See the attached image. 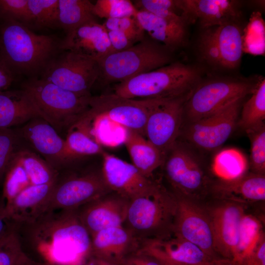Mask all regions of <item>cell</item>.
<instances>
[{
	"label": "cell",
	"instance_id": "cell-24",
	"mask_svg": "<svg viewBox=\"0 0 265 265\" xmlns=\"http://www.w3.org/2000/svg\"><path fill=\"white\" fill-rule=\"evenodd\" d=\"M55 182L45 185H30L9 204H5L6 213L10 221L18 223L28 221L42 214Z\"/></svg>",
	"mask_w": 265,
	"mask_h": 265
},
{
	"label": "cell",
	"instance_id": "cell-26",
	"mask_svg": "<svg viewBox=\"0 0 265 265\" xmlns=\"http://www.w3.org/2000/svg\"><path fill=\"white\" fill-rule=\"evenodd\" d=\"M135 17L151 38L169 51L183 45L186 37V24L170 21L149 12L137 10Z\"/></svg>",
	"mask_w": 265,
	"mask_h": 265
},
{
	"label": "cell",
	"instance_id": "cell-50",
	"mask_svg": "<svg viewBox=\"0 0 265 265\" xmlns=\"http://www.w3.org/2000/svg\"><path fill=\"white\" fill-rule=\"evenodd\" d=\"M204 265H238L232 259L219 258L213 259Z\"/></svg>",
	"mask_w": 265,
	"mask_h": 265
},
{
	"label": "cell",
	"instance_id": "cell-3",
	"mask_svg": "<svg viewBox=\"0 0 265 265\" xmlns=\"http://www.w3.org/2000/svg\"><path fill=\"white\" fill-rule=\"evenodd\" d=\"M200 79L197 68L174 62L116 83L113 93L135 100L173 98L190 93Z\"/></svg>",
	"mask_w": 265,
	"mask_h": 265
},
{
	"label": "cell",
	"instance_id": "cell-6",
	"mask_svg": "<svg viewBox=\"0 0 265 265\" xmlns=\"http://www.w3.org/2000/svg\"><path fill=\"white\" fill-rule=\"evenodd\" d=\"M150 38H144L125 50L112 52L97 60L98 80L118 83L171 63L170 52Z\"/></svg>",
	"mask_w": 265,
	"mask_h": 265
},
{
	"label": "cell",
	"instance_id": "cell-37",
	"mask_svg": "<svg viewBox=\"0 0 265 265\" xmlns=\"http://www.w3.org/2000/svg\"><path fill=\"white\" fill-rule=\"evenodd\" d=\"M30 185L29 179L16 154L5 173L3 181L1 195L5 200V204H9Z\"/></svg>",
	"mask_w": 265,
	"mask_h": 265
},
{
	"label": "cell",
	"instance_id": "cell-45",
	"mask_svg": "<svg viewBox=\"0 0 265 265\" xmlns=\"http://www.w3.org/2000/svg\"><path fill=\"white\" fill-rule=\"evenodd\" d=\"M106 30L113 52L125 50L138 42L134 38L120 31Z\"/></svg>",
	"mask_w": 265,
	"mask_h": 265
},
{
	"label": "cell",
	"instance_id": "cell-14",
	"mask_svg": "<svg viewBox=\"0 0 265 265\" xmlns=\"http://www.w3.org/2000/svg\"><path fill=\"white\" fill-rule=\"evenodd\" d=\"M174 194L177 209L173 235L193 243L213 259L221 258L215 249L212 222L206 205Z\"/></svg>",
	"mask_w": 265,
	"mask_h": 265
},
{
	"label": "cell",
	"instance_id": "cell-42",
	"mask_svg": "<svg viewBox=\"0 0 265 265\" xmlns=\"http://www.w3.org/2000/svg\"><path fill=\"white\" fill-rule=\"evenodd\" d=\"M137 12L132 2L129 0H97L92 6L93 15L106 20L135 17Z\"/></svg>",
	"mask_w": 265,
	"mask_h": 265
},
{
	"label": "cell",
	"instance_id": "cell-7",
	"mask_svg": "<svg viewBox=\"0 0 265 265\" xmlns=\"http://www.w3.org/2000/svg\"><path fill=\"white\" fill-rule=\"evenodd\" d=\"M196 150L178 139L167 154L162 166L174 193L202 202L210 195L213 180Z\"/></svg>",
	"mask_w": 265,
	"mask_h": 265
},
{
	"label": "cell",
	"instance_id": "cell-35",
	"mask_svg": "<svg viewBox=\"0 0 265 265\" xmlns=\"http://www.w3.org/2000/svg\"><path fill=\"white\" fill-rule=\"evenodd\" d=\"M212 170L217 179L230 180L247 172V163L243 156L235 149H229L219 152L215 157Z\"/></svg>",
	"mask_w": 265,
	"mask_h": 265
},
{
	"label": "cell",
	"instance_id": "cell-11",
	"mask_svg": "<svg viewBox=\"0 0 265 265\" xmlns=\"http://www.w3.org/2000/svg\"><path fill=\"white\" fill-rule=\"evenodd\" d=\"M244 98L229 104L212 114L185 123L179 137L195 149L213 151L220 147L237 126Z\"/></svg>",
	"mask_w": 265,
	"mask_h": 265
},
{
	"label": "cell",
	"instance_id": "cell-25",
	"mask_svg": "<svg viewBox=\"0 0 265 265\" xmlns=\"http://www.w3.org/2000/svg\"><path fill=\"white\" fill-rule=\"evenodd\" d=\"M37 117H41L24 90L0 91V129L17 127Z\"/></svg>",
	"mask_w": 265,
	"mask_h": 265
},
{
	"label": "cell",
	"instance_id": "cell-40",
	"mask_svg": "<svg viewBox=\"0 0 265 265\" xmlns=\"http://www.w3.org/2000/svg\"><path fill=\"white\" fill-rule=\"evenodd\" d=\"M132 3L137 10L146 11L170 21L186 23V19L177 13L180 11L182 13L178 0H138Z\"/></svg>",
	"mask_w": 265,
	"mask_h": 265
},
{
	"label": "cell",
	"instance_id": "cell-32",
	"mask_svg": "<svg viewBox=\"0 0 265 265\" xmlns=\"http://www.w3.org/2000/svg\"><path fill=\"white\" fill-rule=\"evenodd\" d=\"M244 104L237 125L244 131L264 123L265 119V79H259Z\"/></svg>",
	"mask_w": 265,
	"mask_h": 265
},
{
	"label": "cell",
	"instance_id": "cell-30",
	"mask_svg": "<svg viewBox=\"0 0 265 265\" xmlns=\"http://www.w3.org/2000/svg\"><path fill=\"white\" fill-rule=\"evenodd\" d=\"M261 221L245 212L239 225L237 244L232 260L238 265H244L261 237L264 234Z\"/></svg>",
	"mask_w": 265,
	"mask_h": 265
},
{
	"label": "cell",
	"instance_id": "cell-19",
	"mask_svg": "<svg viewBox=\"0 0 265 265\" xmlns=\"http://www.w3.org/2000/svg\"><path fill=\"white\" fill-rule=\"evenodd\" d=\"M91 238L90 258L117 265L128 255L138 250L141 245V242L124 225L101 230Z\"/></svg>",
	"mask_w": 265,
	"mask_h": 265
},
{
	"label": "cell",
	"instance_id": "cell-15",
	"mask_svg": "<svg viewBox=\"0 0 265 265\" xmlns=\"http://www.w3.org/2000/svg\"><path fill=\"white\" fill-rule=\"evenodd\" d=\"M149 103L148 99H128L113 93L91 96L88 111L94 117L111 120L144 136Z\"/></svg>",
	"mask_w": 265,
	"mask_h": 265
},
{
	"label": "cell",
	"instance_id": "cell-4",
	"mask_svg": "<svg viewBox=\"0 0 265 265\" xmlns=\"http://www.w3.org/2000/svg\"><path fill=\"white\" fill-rule=\"evenodd\" d=\"M177 209L175 194L158 184L150 192L130 200L124 226L141 242L173 236Z\"/></svg>",
	"mask_w": 265,
	"mask_h": 265
},
{
	"label": "cell",
	"instance_id": "cell-46",
	"mask_svg": "<svg viewBox=\"0 0 265 265\" xmlns=\"http://www.w3.org/2000/svg\"><path fill=\"white\" fill-rule=\"evenodd\" d=\"M119 265H161L152 256L139 249L126 257Z\"/></svg>",
	"mask_w": 265,
	"mask_h": 265
},
{
	"label": "cell",
	"instance_id": "cell-2",
	"mask_svg": "<svg viewBox=\"0 0 265 265\" xmlns=\"http://www.w3.org/2000/svg\"><path fill=\"white\" fill-rule=\"evenodd\" d=\"M61 40L53 35L37 34L17 22H0V57L16 76H40L62 51Z\"/></svg>",
	"mask_w": 265,
	"mask_h": 265
},
{
	"label": "cell",
	"instance_id": "cell-34",
	"mask_svg": "<svg viewBox=\"0 0 265 265\" xmlns=\"http://www.w3.org/2000/svg\"><path fill=\"white\" fill-rule=\"evenodd\" d=\"M58 0H28L26 26L33 28L59 27Z\"/></svg>",
	"mask_w": 265,
	"mask_h": 265
},
{
	"label": "cell",
	"instance_id": "cell-39",
	"mask_svg": "<svg viewBox=\"0 0 265 265\" xmlns=\"http://www.w3.org/2000/svg\"><path fill=\"white\" fill-rule=\"evenodd\" d=\"M250 142L249 166L251 172L265 175V123L245 131Z\"/></svg>",
	"mask_w": 265,
	"mask_h": 265
},
{
	"label": "cell",
	"instance_id": "cell-33",
	"mask_svg": "<svg viewBox=\"0 0 265 265\" xmlns=\"http://www.w3.org/2000/svg\"><path fill=\"white\" fill-rule=\"evenodd\" d=\"M17 155L31 185L48 184L57 180L59 172L34 152L25 147L17 152Z\"/></svg>",
	"mask_w": 265,
	"mask_h": 265
},
{
	"label": "cell",
	"instance_id": "cell-52",
	"mask_svg": "<svg viewBox=\"0 0 265 265\" xmlns=\"http://www.w3.org/2000/svg\"><path fill=\"white\" fill-rule=\"evenodd\" d=\"M156 258L161 265H176L164 257L156 254L148 253Z\"/></svg>",
	"mask_w": 265,
	"mask_h": 265
},
{
	"label": "cell",
	"instance_id": "cell-1",
	"mask_svg": "<svg viewBox=\"0 0 265 265\" xmlns=\"http://www.w3.org/2000/svg\"><path fill=\"white\" fill-rule=\"evenodd\" d=\"M77 210L45 212L14 223L25 252L32 254L30 258L34 255L40 265H84L90 258L91 238Z\"/></svg>",
	"mask_w": 265,
	"mask_h": 265
},
{
	"label": "cell",
	"instance_id": "cell-29",
	"mask_svg": "<svg viewBox=\"0 0 265 265\" xmlns=\"http://www.w3.org/2000/svg\"><path fill=\"white\" fill-rule=\"evenodd\" d=\"M91 119L86 112L67 131L65 139L68 151L77 160L98 154L103 149L92 134Z\"/></svg>",
	"mask_w": 265,
	"mask_h": 265
},
{
	"label": "cell",
	"instance_id": "cell-51",
	"mask_svg": "<svg viewBox=\"0 0 265 265\" xmlns=\"http://www.w3.org/2000/svg\"><path fill=\"white\" fill-rule=\"evenodd\" d=\"M84 265H117L104 260L90 258Z\"/></svg>",
	"mask_w": 265,
	"mask_h": 265
},
{
	"label": "cell",
	"instance_id": "cell-20",
	"mask_svg": "<svg viewBox=\"0 0 265 265\" xmlns=\"http://www.w3.org/2000/svg\"><path fill=\"white\" fill-rule=\"evenodd\" d=\"M210 195L219 200L244 205L265 200V176L247 171L230 180H213Z\"/></svg>",
	"mask_w": 265,
	"mask_h": 265
},
{
	"label": "cell",
	"instance_id": "cell-8",
	"mask_svg": "<svg viewBox=\"0 0 265 265\" xmlns=\"http://www.w3.org/2000/svg\"><path fill=\"white\" fill-rule=\"evenodd\" d=\"M256 82L232 78L200 81L184 104V122L207 117L235 101L244 98L251 93Z\"/></svg>",
	"mask_w": 265,
	"mask_h": 265
},
{
	"label": "cell",
	"instance_id": "cell-44",
	"mask_svg": "<svg viewBox=\"0 0 265 265\" xmlns=\"http://www.w3.org/2000/svg\"><path fill=\"white\" fill-rule=\"evenodd\" d=\"M103 25L106 30L120 31L138 42L145 37V32L140 26L135 16L106 19Z\"/></svg>",
	"mask_w": 265,
	"mask_h": 265
},
{
	"label": "cell",
	"instance_id": "cell-18",
	"mask_svg": "<svg viewBox=\"0 0 265 265\" xmlns=\"http://www.w3.org/2000/svg\"><path fill=\"white\" fill-rule=\"evenodd\" d=\"M129 202L128 198L111 191L79 208L78 213L91 237L101 230L123 226Z\"/></svg>",
	"mask_w": 265,
	"mask_h": 265
},
{
	"label": "cell",
	"instance_id": "cell-10",
	"mask_svg": "<svg viewBox=\"0 0 265 265\" xmlns=\"http://www.w3.org/2000/svg\"><path fill=\"white\" fill-rule=\"evenodd\" d=\"M99 76L97 60L72 51H62L48 63L40 78L76 94L89 96Z\"/></svg>",
	"mask_w": 265,
	"mask_h": 265
},
{
	"label": "cell",
	"instance_id": "cell-17",
	"mask_svg": "<svg viewBox=\"0 0 265 265\" xmlns=\"http://www.w3.org/2000/svg\"><path fill=\"white\" fill-rule=\"evenodd\" d=\"M206 205L210 216L215 249L221 258L232 259L238 242L241 218L245 212L243 205L227 200Z\"/></svg>",
	"mask_w": 265,
	"mask_h": 265
},
{
	"label": "cell",
	"instance_id": "cell-28",
	"mask_svg": "<svg viewBox=\"0 0 265 265\" xmlns=\"http://www.w3.org/2000/svg\"><path fill=\"white\" fill-rule=\"evenodd\" d=\"M124 144L132 164L146 177L151 179L153 172L163 166L162 155L141 134L126 129Z\"/></svg>",
	"mask_w": 265,
	"mask_h": 265
},
{
	"label": "cell",
	"instance_id": "cell-31",
	"mask_svg": "<svg viewBox=\"0 0 265 265\" xmlns=\"http://www.w3.org/2000/svg\"><path fill=\"white\" fill-rule=\"evenodd\" d=\"M93 4L88 0H58L59 27L67 34L86 23L96 20L92 13Z\"/></svg>",
	"mask_w": 265,
	"mask_h": 265
},
{
	"label": "cell",
	"instance_id": "cell-27",
	"mask_svg": "<svg viewBox=\"0 0 265 265\" xmlns=\"http://www.w3.org/2000/svg\"><path fill=\"white\" fill-rule=\"evenodd\" d=\"M234 21L210 27L220 57L221 68L230 70L239 66L243 53L242 31Z\"/></svg>",
	"mask_w": 265,
	"mask_h": 265
},
{
	"label": "cell",
	"instance_id": "cell-5",
	"mask_svg": "<svg viewBox=\"0 0 265 265\" xmlns=\"http://www.w3.org/2000/svg\"><path fill=\"white\" fill-rule=\"evenodd\" d=\"M21 88L30 96L41 117L59 133L67 131L83 115L92 96L76 94L38 77L28 78Z\"/></svg>",
	"mask_w": 265,
	"mask_h": 265
},
{
	"label": "cell",
	"instance_id": "cell-43",
	"mask_svg": "<svg viewBox=\"0 0 265 265\" xmlns=\"http://www.w3.org/2000/svg\"><path fill=\"white\" fill-rule=\"evenodd\" d=\"M28 0H0V22L15 21L26 26Z\"/></svg>",
	"mask_w": 265,
	"mask_h": 265
},
{
	"label": "cell",
	"instance_id": "cell-13",
	"mask_svg": "<svg viewBox=\"0 0 265 265\" xmlns=\"http://www.w3.org/2000/svg\"><path fill=\"white\" fill-rule=\"evenodd\" d=\"M24 144L60 172L69 169L76 159L68 151L65 139L40 117L14 128Z\"/></svg>",
	"mask_w": 265,
	"mask_h": 265
},
{
	"label": "cell",
	"instance_id": "cell-41",
	"mask_svg": "<svg viewBox=\"0 0 265 265\" xmlns=\"http://www.w3.org/2000/svg\"><path fill=\"white\" fill-rule=\"evenodd\" d=\"M25 147L14 128L0 129V184L16 154Z\"/></svg>",
	"mask_w": 265,
	"mask_h": 265
},
{
	"label": "cell",
	"instance_id": "cell-21",
	"mask_svg": "<svg viewBox=\"0 0 265 265\" xmlns=\"http://www.w3.org/2000/svg\"><path fill=\"white\" fill-rule=\"evenodd\" d=\"M62 51H70L98 60L112 53L106 28L97 20L86 23L62 39Z\"/></svg>",
	"mask_w": 265,
	"mask_h": 265
},
{
	"label": "cell",
	"instance_id": "cell-49",
	"mask_svg": "<svg viewBox=\"0 0 265 265\" xmlns=\"http://www.w3.org/2000/svg\"><path fill=\"white\" fill-rule=\"evenodd\" d=\"M13 226V223L8 217L5 210V201L0 196V238L8 233Z\"/></svg>",
	"mask_w": 265,
	"mask_h": 265
},
{
	"label": "cell",
	"instance_id": "cell-16",
	"mask_svg": "<svg viewBox=\"0 0 265 265\" xmlns=\"http://www.w3.org/2000/svg\"><path fill=\"white\" fill-rule=\"evenodd\" d=\"M102 156L101 172L111 191L131 200L150 192L157 186L132 163L105 152Z\"/></svg>",
	"mask_w": 265,
	"mask_h": 265
},
{
	"label": "cell",
	"instance_id": "cell-48",
	"mask_svg": "<svg viewBox=\"0 0 265 265\" xmlns=\"http://www.w3.org/2000/svg\"><path fill=\"white\" fill-rule=\"evenodd\" d=\"M16 76L0 57V91H5L14 81Z\"/></svg>",
	"mask_w": 265,
	"mask_h": 265
},
{
	"label": "cell",
	"instance_id": "cell-22",
	"mask_svg": "<svg viewBox=\"0 0 265 265\" xmlns=\"http://www.w3.org/2000/svg\"><path fill=\"white\" fill-rule=\"evenodd\" d=\"M179 7L187 19H197L206 29L234 21L239 17L236 1L229 0H178Z\"/></svg>",
	"mask_w": 265,
	"mask_h": 265
},
{
	"label": "cell",
	"instance_id": "cell-38",
	"mask_svg": "<svg viewBox=\"0 0 265 265\" xmlns=\"http://www.w3.org/2000/svg\"><path fill=\"white\" fill-rule=\"evenodd\" d=\"M260 12L252 13L249 23L242 31L243 52L263 55L265 51V28Z\"/></svg>",
	"mask_w": 265,
	"mask_h": 265
},
{
	"label": "cell",
	"instance_id": "cell-9",
	"mask_svg": "<svg viewBox=\"0 0 265 265\" xmlns=\"http://www.w3.org/2000/svg\"><path fill=\"white\" fill-rule=\"evenodd\" d=\"M110 192L101 170H90L80 174L69 173L64 170L59 173L43 213L77 210Z\"/></svg>",
	"mask_w": 265,
	"mask_h": 265
},
{
	"label": "cell",
	"instance_id": "cell-12",
	"mask_svg": "<svg viewBox=\"0 0 265 265\" xmlns=\"http://www.w3.org/2000/svg\"><path fill=\"white\" fill-rule=\"evenodd\" d=\"M190 93L176 98L150 100L144 136L164 159L179 138L184 122V104Z\"/></svg>",
	"mask_w": 265,
	"mask_h": 265
},
{
	"label": "cell",
	"instance_id": "cell-36",
	"mask_svg": "<svg viewBox=\"0 0 265 265\" xmlns=\"http://www.w3.org/2000/svg\"><path fill=\"white\" fill-rule=\"evenodd\" d=\"M0 265H40L25 252L14 227L0 238Z\"/></svg>",
	"mask_w": 265,
	"mask_h": 265
},
{
	"label": "cell",
	"instance_id": "cell-47",
	"mask_svg": "<svg viewBox=\"0 0 265 265\" xmlns=\"http://www.w3.org/2000/svg\"><path fill=\"white\" fill-rule=\"evenodd\" d=\"M244 265H265V236L261 237Z\"/></svg>",
	"mask_w": 265,
	"mask_h": 265
},
{
	"label": "cell",
	"instance_id": "cell-23",
	"mask_svg": "<svg viewBox=\"0 0 265 265\" xmlns=\"http://www.w3.org/2000/svg\"><path fill=\"white\" fill-rule=\"evenodd\" d=\"M139 249L159 255L176 265H204L213 259L193 243L173 235L165 239L143 241Z\"/></svg>",
	"mask_w": 265,
	"mask_h": 265
}]
</instances>
